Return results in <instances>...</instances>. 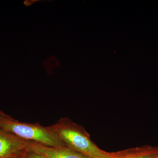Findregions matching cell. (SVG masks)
<instances>
[{
	"label": "cell",
	"mask_w": 158,
	"mask_h": 158,
	"mask_svg": "<svg viewBox=\"0 0 158 158\" xmlns=\"http://www.w3.org/2000/svg\"><path fill=\"white\" fill-rule=\"evenodd\" d=\"M15 158H24V157H17Z\"/></svg>",
	"instance_id": "30bf717a"
},
{
	"label": "cell",
	"mask_w": 158,
	"mask_h": 158,
	"mask_svg": "<svg viewBox=\"0 0 158 158\" xmlns=\"http://www.w3.org/2000/svg\"><path fill=\"white\" fill-rule=\"evenodd\" d=\"M158 154V147L141 146L112 153L114 158H154Z\"/></svg>",
	"instance_id": "5b68a950"
},
{
	"label": "cell",
	"mask_w": 158,
	"mask_h": 158,
	"mask_svg": "<svg viewBox=\"0 0 158 158\" xmlns=\"http://www.w3.org/2000/svg\"><path fill=\"white\" fill-rule=\"evenodd\" d=\"M6 114V113H4L3 111H2V110H0V115H4V114Z\"/></svg>",
	"instance_id": "52a82bcc"
},
{
	"label": "cell",
	"mask_w": 158,
	"mask_h": 158,
	"mask_svg": "<svg viewBox=\"0 0 158 158\" xmlns=\"http://www.w3.org/2000/svg\"></svg>",
	"instance_id": "8fae6325"
},
{
	"label": "cell",
	"mask_w": 158,
	"mask_h": 158,
	"mask_svg": "<svg viewBox=\"0 0 158 158\" xmlns=\"http://www.w3.org/2000/svg\"><path fill=\"white\" fill-rule=\"evenodd\" d=\"M24 158H46L37 154L29 151L26 153Z\"/></svg>",
	"instance_id": "8992f818"
},
{
	"label": "cell",
	"mask_w": 158,
	"mask_h": 158,
	"mask_svg": "<svg viewBox=\"0 0 158 158\" xmlns=\"http://www.w3.org/2000/svg\"><path fill=\"white\" fill-rule=\"evenodd\" d=\"M67 147L90 158H108L111 153L99 148L83 127L68 118H62L51 125Z\"/></svg>",
	"instance_id": "6da1fadb"
},
{
	"label": "cell",
	"mask_w": 158,
	"mask_h": 158,
	"mask_svg": "<svg viewBox=\"0 0 158 158\" xmlns=\"http://www.w3.org/2000/svg\"><path fill=\"white\" fill-rule=\"evenodd\" d=\"M154 158H158V154Z\"/></svg>",
	"instance_id": "9c48e42d"
},
{
	"label": "cell",
	"mask_w": 158,
	"mask_h": 158,
	"mask_svg": "<svg viewBox=\"0 0 158 158\" xmlns=\"http://www.w3.org/2000/svg\"><path fill=\"white\" fill-rule=\"evenodd\" d=\"M0 129L25 141L52 147L65 145L52 126L23 122L6 114L0 115Z\"/></svg>",
	"instance_id": "7a4b0ae2"
},
{
	"label": "cell",
	"mask_w": 158,
	"mask_h": 158,
	"mask_svg": "<svg viewBox=\"0 0 158 158\" xmlns=\"http://www.w3.org/2000/svg\"><path fill=\"white\" fill-rule=\"evenodd\" d=\"M29 151L46 158H90L65 146L52 147L29 141Z\"/></svg>",
	"instance_id": "277c9868"
},
{
	"label": "cell",
	"mask_w": 158,
	"mask_h": 158,
	"mask_svg": "<svg viewBox=\"0 0 158 158\" xmlns=\"http://www.w3.org/2000/svg\"><path fill=\"white\" fill-rule=\"evenodd\" d=\"M111 156L110 157L108 158H114L113 157V155H112V153H111Z\"/></svg>",
	"instance_id": "ba28073f"
},
{
	"label": "cell",
	"mask_w": 158,
	"mask_h": 158,
	"mask_svg": "<svg viewBox=\"0 0 158 158\" xmlns=\"http://www.w3.org/2000/svg\"><path fill=\"white\" fill-rule=\"evenodd\" d=\"M29 141L0 129V158L24 157L29 151Z\"/></svg>",
	"instance_id": "3957f363"
}]
</instances>
